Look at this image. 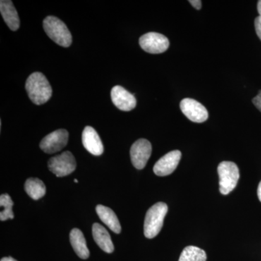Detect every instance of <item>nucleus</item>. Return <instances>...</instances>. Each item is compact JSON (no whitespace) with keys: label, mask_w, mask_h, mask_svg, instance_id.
Here are the masks:
<instances>
[{"label":"nucleus","mask_w":261,"mask_h":261,"mask_svg":"<svg viewBox=\"0 0 261 261\" xmlns=\"http://www.w3.org/2000/svg\"><path fill=\"white\" fill-rule=\"evenodd\" d=\"M25 89L32 102L37 106L47 102L53 94L50 84L45 75L40 72L29 75L25 82Z\"/></svg>","instance_id":"nucleus-1"},{"label":"nucleus","mask_w":261,"mask_h":261,"mask_svg":"<svg viewBox=\"0 0 261 261\" xmlns=\"http://www.w3.org/2000/svg\"><path fill=\"white\" fill-rule=\"evenodd\" d=\"M168 212V205L164 202H158L147 211L144 224L146 238H155L162 229L163 221Z\"/></svg>","instance_id":"nucleus-2"},{"label":"nucleus","mask_w":261,"mask_h":261,"mask_svg":"<svg viewBox=\"0 0 261 261\" xmlns=\"http://www.w3.org/2000/svg\"><path fill=\"white\" fill-rule=\"evenodd\" d=\"M43 27L48 37L58 45L70 47L72 36L68 27L61 20L55 16H47L43 21Z\"/></svg>","instance_id":"nucleus-3"},{"label":"nucleus","mask_w":261,"mask_h":261,"mask_svg":"<svg viewBox=\"0 0 261 261\" xmlns=\"http://www.w3.org/2000/svg\"><path fill=\"white\" fill-rule=\"evenodd\" d=\"M219 190L222 195H227L234 190L240 178L238 166L231 161H223L218 166Z\"/></svg>","instance_id":"nucleus-4"},{"label":"nucleus","mask_w":261,"mask_h":261,"mask_svg":"<svg viewBox=\"0 0 261 261\" xmlns=\"http://www.w3.org/2000/svg\"><path fill=\"white\" fill-rule=\"evenodd\" d=\"M48 168L58 177L68 176L75 171L76 162L73 154L68 151L51 158L48 161Z\"/></svg>","instance_id":"nucleus-5"},{"label":"nucleus","mask_w":261,"mask_h":261,"mask_svg":"<svg viewBox=\"0 0 261 261\" xmlns=\"http://www.w3.org/2000/svg\"><path fill=\"white\" fill-rule=\"evenodd\" d=\"M140 45L143 50L150 54H161L169 47V41L163 34L149 32L140 37Z\"/></svg>","instance_id":"nucleus-6"},{"label":"nucleus","mask_w":261,"mask_h":261,"mask_svg":"<svg viewBox=\"0 0 261 261\" xmlns=\"http://www.w3.org/2000/svg\"><path fill=\"white\" fill-rule=\"evenodd\" d=\"M152 153V145L148 140L140 139L136 141L130 149L132 164L137 169H143Z\"/></svg>","instance_id":"nucleus-7"},{"label":"nucleus","mask_w":261,"mask_h":261,"mask_svg":"<svg viewBox=\"0 0 261 261\" xmlns=\"http://www.w3.org/2000/svg\"><path fill=\"white\" fill-rule=\"evenodd\" d=\"M68 140V132L65 129H58L44 137L39 147L46 153H56L64 148Z\"/></svg>","instance_id":"nucleus-8"},{"label":"nucleus","mask_w":261,"mask_h":261,"mask_svg":"<svg viewBox=\"0 0 261 261\" xmlns=\"http://www.w3.org/2000/svg\"><path fill=\"white\" fill-rule=\"evenodd\" d=\"M180 108L184 115L195 123H202L208 118L207 109L201 103L191 98L182 99Z\"/></svg>","instance_id":"nucleus-9"},{"label":"nucleus","mask_w":261,"mask_h":261,"mask_svg":"<svg viewBox=\"0 0 261 261\" xmlns=\"http://www.w3.org/2000/svg\"><path fill=\"white\" fill-rule=\"evenodd\" d=\"M181 158V152L179 150H173L168 152L154 164V173L159 176H166L171 174L177 168Z\"/></svg>","instance_id":"nucleus-10"},{"label":"nucleus","mask_w":261,"mask_h":261,"mask_svg":"<svg viewBox=\"0 0 261 261\" xmlns=\"http://www.w3.org/2000/svg\"><path fill=\"white\" fill-rule=\"evenodd\" d=\"M111 99L113 104L121 111H130L137 106V99L134 94L121 86L113 87L111 90Z\"/></svg>","instance_id":"nucleus-11"},{"label":"nucleus","mask_w":261,"mask_h":261,"mask_svg":"<svg viewBox=\"0 0 261 261\" xmlns=\"http://www.w3.org/2000/svg\"><path fill=\"white\" fill-rule=\"evenodd\" d=\"M82 143L84 148L93 155L99 156L103 153L104 147L97 132L92 127H85L82 133Z\"/></svg>","instance_id":"nucleus-12"},{"label":"nucleus","mask_w":261,"mask_h":261,"mask_svg":"<svg viewBox=\"0 0 261 261\" xmlns=\"http://www.w3.org/2000/svg\"><path fill=\"white\" fill-rule=\"evenodd\" d=\"M0 12L8 27L13 32L18 30L20 27V19L13 2L10 0H1Z\"/></svg>","instance_id":"nucleus-13"},{"label":"nucleus","mask_w":261,"mask_h":261,"mask_svg":"<svg viewBox=\"0 0 261 261\" xmlns=\"http://www.w3.org/2000/svg\"><path fill=\"white\" fill-rule=\"evenodd\" d=\"M92 235L98 246L107 253H112L114 251V245L111 236L107 230L102 225L94 224L92 226Z\"/></svg>","instance_id":"nucleus-14"},{"label":"nucleus","mask_w":261,"mask_h":261,"mask_svg":"<svg viewBox=\"0 0 261 261\" xmlns=\"http://www.w3.org/2000/svg\"><path fill=\"white\" fill-rule=\"evenodd\" d=\"M96 212L101 221L107 225L110 229L113 232L120 233L121 231V226L118 221L116 214L109 207L102 205H98L96 207Z\"/></svg>","instance_id":"nucleus-15"},{"label":"nucleus","mask_w":261,"mask_h":261,"mask_svg":"<svg viewBox=\"0 0 261 261\" xmlns=\"http://www.w3.org/2000/svg\"><path fill=\"white\" fill-rule=\"evenodd\" d=\"M70 241L76 255L82 259H87L89 257V250L87 242L82 231L79 228H73L70 233Z\"/></svg>","instance_id":"nucleus-16"},{"label":"nucleus","mask_w":261,"mask_h":261,"mask_svg":"<svg viewBox=\"0 0 261 261\" xmlns=\"http://www.w3.org/2000/svg\"><path fill=\"white\" fill-rule=\"evenodd\" d=\"M25 190L33 200H38L46 194V187L42 180L37 178H29L25 184Z\"/></svg>","instance_id":"nucleus-17"},{"label":"nucleus","mask_w":261,"mask_h":261,"mask_svg":"<svg viewBox=\"0 0 261 261\" xmlns=\"http://www.w3.org/2000/svg\"><path fill=\"white\" fill-rule=\"evenodd\" d=\"M207 255L202 249L188 246L184 249L178 261H206Z\"/></svg>","instance_id":"nucleus-18"},{"label":"nucleus","mask_w":261,"mask_h":261,"mask_svg":"<svg viewBox=\"0 0 261 261\" xmlns=\"http://www.w3.org/2000/svg\"><path fill=\"white\" fill-rule=\"evenodd\" d=\"M14 203L11 197L8 194H3L0 196V206L4 210L0 213V220L2 221H7L8 219H13L14 218L13 207Z\"/></svg>","instance_id":"nucleus-19"},{"label":"nucleus","mask_w":261,"mask_h":261,"mask_svg":"<svg viewBox=\"0 0 261 261\" xmlns=\"http://www.w3.org/2000/svg\"><path fill=\"white\" fill-rule=\"evenodd\" d=\"M255 28L257 37L261 40V16L259 15L255 20Z\"/></svg>","instance_id":"nucleus-20"},{"label":"nucleus","mask_w":261,"mask_h":261,"mask_svg":"<svg viewBox=\"0 0 261 261\" xmlns=\"http://www.w3.org/2000/svg\"><path fill=\"white\" fill-rule=\"evenodd\" d=\"M252 102L255 105V107L261 112V90L259 91L258 94L252 99Z\"/></svg>","instance_id":"nucleus-21"},{"label":"nucleus","mask_w":261,"mask_h":261,"mask_svg":"<svg viewBox=\"0 0 261 261\" xmlns=\"http://www.w3.org/2000/svg\"><path fill=\"white\" fill-rule=\"evenodd\" d=\"M190 3L197 10H200L202 8V2L200 0H190L189 1Z\"/></svg>","instance_id":"nucleus-22"},{"label":"nucleus","mask_w":261,"mask_h":261,"mask_svg":"<svg viewBox=\"0 0 261 261\" xmlns=\"http://www.w3.org/2000/svg\"><path fill=\"white\" fill-rule=\"evenodd\" d=\"M257 197L261 202V181L259 183L258 187H257Z\"/></svg>","instance_id":"nucleus-23"},{"label":"nucleus","mask_w":261,"mask_h":261,"mask_svg":"<svg viewBox=\"0 0 261 261\" xmlns=\"http://www.w3.org/2000/svg\"><path fill=\"white\" fill-rule=\"evenodd\" d=\"M0 261H17L15 259L13 258L12 257H5L1 259Z\"/></svg>","instance_id":"nucleus-24"},{"label":"nucleus","mask_w":261,"mask_h":261,"mask_svg":"<svg viewBox=\"0 0 261 261\" xmlns=\"http://www.w3.org/2000/svg\"><path fill=\"white\" fill-rule=\"evenodd\" d=\"M257 11H258L259 15L261 16V0L257 3Z\"/></svg>","instance_id":"nucleus-25"},{"label":"nucleus","mask_w":261,"mask_h":261,"mask_svg":"<svg viewBox=\"0 0 261 261\" xmlns=\"http://www.w3.org/2000/svg\"><path fill=\"white\" fill-rule=\"evenodd\" d=\"M74 181L75 182V183H78V180L77 179H74Z\"/></svg>","instance_id":"nucleus-26"}]
</instances>
